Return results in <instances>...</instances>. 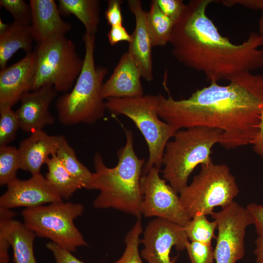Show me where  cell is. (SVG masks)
<instances>
[{
    "instance_id": "6da1fadb",
    "label": "cell",
    "mask_w": 263,
    "mask_h": 263,
    "mask_svg": "<svg viewBox=\"0 0 263 263\" xmlns=\"http://www.w3.org/2000/svg\"><path fill=\"white\" fill-rule=\"evenodd\" d=\"M228 84L212 83L186 99L160 94L158 115L177 129L206 127L223 131L226 149L250 144L263 114V74L243 73Z\"/></svg>"
},
{
    "instance_id": "7a4b0ae2",
    "label": "cell",
    "mask_w": 263,
    "mask_h": 263,
    "mask_svg": "<svg viewBox=\"0 0 263 263\" xmlns=\"http://www.w3.org/2000/svg\"><path fill=\"white\" fill-rule=\"evenodd\" d=\"M213 0H191L174 23L169 42L179 63L201 72L209 82L229 81L244 72L263 68V39L252 32L239 44L222 36L206 11Z\"/></svg>"
},
{
    "instance_id": "3957f363",
    "label": "cell",
    "mask_w": 263,
    "mask_h": 263,
    "mask_svg": "<svg viewBox=\"0 0 263 263\" xmlns=\"http://www.w3.org/2000/svg\"><path fill=\"white\" fill-rule=\"evenodd\" d=\"M123 129L126 143L118 151L117 165L107 167L101 155L96 153L94 157L95 172H92L86 188L99 191L93 201L95 208H112L139 218L143 200L140 179L145 159L139 158L134 151L132 132Z\"/></svg>"
},
{
    "instance_id": "277c9868",
    "label": "cell",
    "mask_w": 263,
    "mask_h": 263,
    "mask_svg": "<svg viewBox=\"0 0 263 263\" xmlns=\"http://www.w3.org/2000/svg\"><path fill=\"white\" fill-rule=\"evenodd\" d=\"M82 39L85 56L81 72L72 90L56 102L58 120L64 125L94 124L104 116L106 109L101 93L108 69L95 65V37L85 33Z\"/></svg>"
},
{
    "instance_id": "5b68a950",
    "label": "cell",
    "mask_w": 263,
    "mask_h": 263,
    "mask_svg": "<svg viewBox=\"0 0 263 263\" xmlns=\"http://www.w3.org/2000/svg\"><path fill=\"white\" fill-rule=\"evenodd\" d=\"M223 131L206 127L179 130L169 141L162 159L164 179L179 193L188 185L189 176L199 165L212 161L213 146L220 143Z\"/></svg>"
},
{
    "instance_id": "8992f818",
    "label": "cell",
    "mask_w": 263,
    "mask_h": 263,
    "mask_svg": "<svg viewBox=\"0 0 263 263\" xmlns=\"http://www.w3.org/2000/svg\"><path fill=\"white\" fill-rule=\"evenodd\" d=\"M107 100L106 109L112 114H122L129 117L144 137L148 146L149 156L142 175L146 174L153 167L160 169L168 142L180 130L159 117L160 94Z\"/></svg>"
},
{
    "instance_id": "52a82bcc",
    "label": "cell",
    "mask_w": 263,
    "mask_h": 263,
    "mask_svg": "<svg viewBox=\"0 0 263 263\" xmlns=\"http://www.w3.org/2000/svg\"><path fill=\"white\" fill-rule=\"evenodd\" d=\"M200 166L199 173L179 193L181 204L190 219L211 215L215 207L227 206L239 193L236 179L227 165L211 161Z\"/></svg>"
},
{
    "instance_id": "ba28073f",
    "label": "cell",
    "mask_w": 263,
    "mask_h": 263,
    "mask_svg": "<svg viewBox=\"0 0 263 263\" xmlns=\"http://www.w3.org/2000/svg\"><path fill=\"white\" fill-rule=\"evenodd\" d=\"M36 71L32 90L52 86L57 92L70 89L82 69L84 59L64 35L53 36L37 44L34 51Z\"/></svg>"
},
{
    "instance_id": "9c48e42d",
    "label": "cell",
    "mask_w": 263,
    "mask_h": 263,
    "mask_svg": "<svg viewBox=\"0 0 263 263\" xmlns=\"http://www.w3.org/2000/svg\"><path fill=\"white\" fill-rule=\"evenodd\" d=\"M83 211L81 204L61 201L25 208L21 215L24 225L36 236L49 239L73 252L78 247L87 245L74 223Z\"/></svg>"
},
{
    "instance_id": "30bf717a",
    "label": "cell",
    "mask_w": 263,
    "mask_h": 263,
    "mask_svg": "<svg viewBox=\"0 0 263 263\" xmlns=\"http://www.w3.org/2000/svg\"><path fill=\"white\" fill-rule=\"evenodd\" d=\"M222 208L211 215L218 230L214 260L216 263H236L244 256L246 230L253 224L252 218L246 207L235 201Z\"/></svg>"
},
{
    "instance_id": "8fae6325",
    "label": "cell",
    "mask_w": 263,
    "mask_h": 263,
    "mask_svg": "<svg viewBox=\"0 0 263 263\" xmlns=\"http://www.w3.org/2000/svg\"><path fill=\"white\" fill-rule=\"evenodd\" d=\"M159 171L153 167L141 177V213L146 217L160 218L185 226L191 219L183 207L179 195L161 178Z\"/></svg>"
},
{
    "instance_id": "7c38bea8",
    "label": "cell",
    "mask_w": 263,
    "mask_h": 263,
    "mask_svg": "<svg viewBox=\"0 0 263 263\" xmlns=\"http://www.w3.org/2000/svg\"><path fill=\"white\" fill-rule=\"evenodd\" d=\"M189 241L184 226L156 218L144 231L140 241L144 245L140 255L148 263H175L177 258L170 257L172 247L183 250Z\"/></svg>"
},
{
    "instance_id": "4fadbf2b",
    "label": "cell",
    "mask_w": 263,
    "mask_h": 263,
    "mask_svg": "<svg viewBox=\"0 0 263 263\" xmlns=\"http://www.w3.org/2000/svg\"><path fill=\"white\" fill-rule=\"evenodd\" d=\"M7 188L0 197V207L7 208H32L63 201L40 173L27 180L17 178L9 183Z\"/></svg>"
},
{
    "instance_id": "5bb4252c",
    "label": "cell",
    "mask_w": 263,
    "mask_h": 263,
    "mask_svg": "<svg viewBox=\"0 0 263 263\" xmlns=\"http://www.w3.org/2000/svg\"><path fill=\"white\" fill-rule=\"evenodd\" d=\"M57 95V92L50 85L24 94L20 99L19 108L15 111L20 129L24 132L32 133L53 124L55 119L50 113L49 108Z\"/></svg>"
},
{
    "instance_id": "9a60e30c",
    "label": "cell",
    "mask_w": 263,
    "mask_h": 263,
    "mask_svg": "<svg viewBox=\"0 0 263 263\" xmlns=\"http://www.w3.org/2000/svg\"><path fill=\"white\" fill-rule=\"evenodd\" d=\"M36 71L34 51L0 71V105H14L22 96L32 90Z\"/></svg>"
},
{
    "instance_id": "2e32d148",
    "label": "cell",
    "mask_w": 263,
    "mask_h": 263,
    "mask_svg": "<svg viewBox=\"0 0 263 263\" xmlns=\"http://www.w3.org/2000/svg\"><path fill=\"white\" fill-rule=\"evenodd\" d=\"M128 7L135 19L128 52L140 71L142 77L148 82L153 79L152 44L148 31L145 11L140 0H128Z\"/></svg>"
},
{
    "instance_id": "e0dca14e",
    "label": "cell",
    "mask_w": 263,
    "mask_h": 263,
    "mask_svg": "<svg viewBox=\"0 0 263 263\" xmlns=\"http://www.w3.org/2000/svg\"><path fill=\"white\" fill-rule=\"evenodd\" d=\"M65 137L50 135L42 130L31 133L22 140L18 148L20 169L29 172L32 175L40 173V169L49 158L56 151Z\"/></svg>"
},
{
    "instance_id": "ac0fdd59",
    "label": "cell",
    "mask_w": 263,
    "mask_h": 263,
    "mask_svg": "<svg viewBox=\"0 0 263 263\" xmlns=\"http://www.w3.org/2000/svg\"><path fill=\"white\" fill-rule=\"evenodd\" d=\"M142 75L133 58L127 51L121 56L113 73L103 84L104 99L135 97L144 95Z\"/></svg>"
},
{
    "instance_id": "d6986e66",
    "label": "cell",
    "mask_w": 263,
    "mask_h": 263,
    "mask_svg": "<svg viewBox=\"0 0 263 263\" xmlns=\"http://www.w3.org/2000/svg\"><path fill=\"white\" fill-rule=\"evenodd\" d=\"M32 10L31 32L37 44L70 31L72 25L63 20L54 0H30Z\"/></svg>"
},
{
    "instance_id": "ffe728a7",
    "label": "cell",
    "mask_w": 263,
    "mask_h": 263,
    "mask_svg": "<svg viewBox=\"0 0 263 263\" xmlns=\"http://www.w3.org/2000/svg\"><path fill=\"white\" fill-rule=\"evenodd\" d=\"M34 40L30 25L13 21L9 29L0 34V67H6L9 60L19 50L26 54L32 51Z\"/></svg>"
},
{
    "instance_id": "44dd1931",
    "label": "cell",
    "mask_w": 263,
    "mask_h": 263,
    "mask_svg": "<svg viewBox=\"0 0 263 263\" xmlns=\"http://www.w3.org/2000/svg\"><path fill=\"white\" fill-rule=\"evenodd\" d=\"M58 3L61 15H74L82 23L86 33L95 37L100 22V0H58Z\"/></svg>"
},
{
    "instance_id": "7402d4cb",
    "label": "cell",
    "mask_w": 263,
    "mask_h": 263,
    "mask_svg": "<svg viewBox=\"0 0 263 263\" xmlns=\"http://www.w3.org/2000/svg\"><path fill=\"white\" fill-rule=\"evenodd\" d=\"M35 233L23 223L12 219L8 227V238L13 249L15 263H37L33 243Z\"/></svg>"
},
{
    "instance_id": "603a6c76",
    "label": "cell",
    "mask_w": 263,
    "mask_h": 263,
    "mask_svg": "<svg viewBox=\"0 0 263 263\" xmlns=\"http://www.w3.org/2000/svg\"><path fill=\"white\" fill-rule=\"evenodd\" d=\"M46 165L48 172L45 178L62 199H69L78 189L82 188L66 169L56 153L49 158Z\"/></svg>"
},
{
    "instance_id": "cb8c5ba5",
    "label": "cell",
    "mask_w": 263,
    "mask_h": 263,
    "mask_svg": "<svg viewBox=\"0 0 263 263\" xmlns=\"http://www.w3.org/2000/svg\"><path fill=\"white\" fill-rule=\"evenodd\" d=\"M146 20L152 47L164 46L169 42L175 22L163 14L155 0L150 2Z\"/></svg>"
},
{
    "instance_id": "d4e9b609",
    "label": "cell",
    "mask_w": 263,
    "mask_h": 263,
    "mask_svg": "<svg viewBox=\"0 0 263 263\" xmlns=\"http://www.w3.org/2000/svg\"><path fill=\"white\" fill-rule=\"evenodd\" d=\"M56 154L72 177L82 188H86L92 172L78 160L75 150L69 145L65 137L61 143Z\"/></svg>"
},
{
    "instance_id": "484cf974",
    "label": "cell",
    "mask_w": 263,
    "mask_h": 263,
    "mask_svg": "<svg viewBox=\"0 0 263 263\" xmlns=\"http://www.w3.org/2000/svg\"><path fill=\"white\" fill-rule=\"evenodd\" d=\"M184 227L189 241L210 244L212 239L216 238L217 222L209 221L206 215L193 217Z\"/></svg>"
},
{
    "instance_id": "4316f807",
    "label": "cell",
    "mask_w": 263,
    "mask_h": 263,
    "mask_svg": "<svg viewBox=\"0 0 263 263\" xmlns=\"http://www.w3.org/2000/svg\"><path fill=\"white\" fill-rule=\"evenodd\" d=\"M20 169L18 149L15 146H0V185H7L17 178Z\"/></svg>"
},
{
    "instance_id": "83f0119b",
    "label": "cell",
    "mask_w": 263,
    "mask_h": 263,
    "mask_svg": "<svg viewBox=\"0 0 263 263\" xmlns=\"http://www.w3.org/2000/svg\"><path fill=\"white\" fill-rule=\"evenodd\" d=\"M143 232L140 217L127 234L124 242L126 247L122 256L113 263H143L139 253L140 236Z\"/></svg>"
},
{
    "instance_id": "f1b7e54d",
    "label": "cell",
    "mask_w": 263,
    "mask_h": 263,
    "mask_svg": "<svg viewBox=\"0 0 263 263\" xmlns=\"http://www.w3.org/2000/svg\"><path fill=\"white\" fill-rule=\"evenodd\" d=\"M19 128V120L12 106L0 105V146L8 145L12 142Z\"/></svg>"
},
{
    "instance_id": "f546056e",
    "label": "cell",
    "mask_w": 263,
    "mask_h": 263,
    "mask_svg": "<svg viewBox=\"0 0 263 263\" xmlns=\"http://www.w3.org/2000/svg\"><path fill=\"white\" fill-rule=\"evenodd\" d=\"M0 5L13 16L14 21L30 25L32 22V10L30 4L23 0H0Z\"/></svg>"
},
{
    "instance_id": "4dcf8cb0",
    "label": "cell",
    "mask_w": 263,
    "mask_h": 263,
    "mask_svg": "<svg viewBox=\"0 0 263 263\" xmlns=\"http://www.w3.org/2000/svg\"><path fill=\"white\" fill-rule=\"evenodd\" d=\"M16 215L11 209L0 207V263H8L9 261L8 250L11 245L8 238V227Z\"/></svg>"
},
{
    "instance_id": "1f68e13d",
    "label": "cell",
    "mask_w": 263,
    "mask_h": 263,
    "mask_svg": "<svg viewBox=\"0 0 263 263\" xmlns=\"http://www.w3.org/2000/svg\"><path fill=\"white\" fill-rule=\"evenodd\" d=\"M186 249L190 263H213L215 261L214 249L211 244L189 241Z\"/></svg>"
},
{
    "instance_id": "d6a6232c",
    "label": "cell",
    "mask_w": 263,
    "mask_h": 263,
    "mask_svg": "<svg viewBox=\"0 0 263 263\" xmlns=\"http://www.w3.org/2000/svg\"><path fill=\"white\" fill-rule=\"evenodd\" d=\"M160 10L175 22L180 17L186 4L182 0H155Z\"/></svg>"
},
{
    "instance_id": "836d02e7",
    "label": "cell",
    "mask_w": 263,
    "mask_h": 263,
    "mask_svg": "<svg viewBox=\"0 0 263 263\" xmlns=\"http://www.w3.org/2000/svg\"><path fill=\"white\" fill-rule=\"evenodd\" d=\"M108 7L105 16L107 22L111 27L122 25L123 18L121 13L122 0H108L107 1Z\"/></svg>"
},
{
    "instance_id": "e575fe53",
    "label": "cell",
    "mask_w": 263,
    "mask_h": 263,
    "mask_svg": "<svg viewBox=\"0 0 263 263\" xmlns=\"http://www.w3.org/2000/svg\"><path fill=\"white\" fill-rule=\"evenodd\" d=\"M46 246L53 253L56 263H85L75 257L71 252L53 242H48Z\"/></svg>"
},
{
    "instance_id": "d590c367",
    "label": "cell",
    "mask_w": 263,
    "mask_h": 263,
    "mask_svg": "<svg viewBox=\"0 0 263 263\" xmlns=\"http://www.w3.org/2000/svg\"><path fill=\"white\" fill-rule=\"evenodd\" d=\"M246 208L252 218L257 234L263 236V205L252 203Z\"/></svg>"
},
{
    "instance_id": "8d00e7d4",
    "label": "cell",
    "mask_w": 263,
    "mask_h": 263,
    "mask_svg": "<svg viewBox=\"0 0 263 263\" xmlns=\"http://www.w3.org/2000/svg\"><path fill=\"white\" fill-rule=\"evenodd\" d=\"M107 36L111 45H115L121 41L129 43L131 40L130 35L123 25H117L111 27Z\"/></svg>"
},
{
    "instance_id": "74e56055",
    "label": "cell",
    "mask_w": 263,
    "mask_h": 263,
    "mask_svg": "<svg viewBox=\"0 0 263 263\" xmlns=\"http://www.w3.org/2000/svg\"><path fill=\"white\" fill-rule=\"evenodd\" d=\"M216 1L227 7L241 5L253 10H263V0H222Z\"/></svg>"
},
{
    "instance_id": "f35d334b",
    "label": "cell",
    "mask_w": 263,
    "mask_h": 263,
    "mask_svg": "<svg viewBox=\"0 0 263 263\" xmlns=\"http://www.w3.org/2000/svg\"><path fill=\"white\" fill-rule=\"evenodd\" d=\"M250 144L254 151L261 157L263 161V114L259 130L252 140Z\"/></svg>"
},
{
    "instance_id": "ab89813d",
    "label": "cell",
    "mask_w": 263,
    "mask_h": 263,
    "mask_svg": "<svg viewBox=\"0 0 263 263\" xmlns=\"http://www.w3.org/2000/svg\"><path fill=\"white\" fill-rule=\"evenodd\" d=\"M254 254L256 263H263V236H258L255 241Z\"/></svg>"
},
{
    "instance_id": "60d3db41",
    "label": "cell",
    "mask_w": 263,
    "mask_h": 263,
    "mask_svg": "<svg viewBox=\"0 0 263 263\" xmlns=\"http://www.w3.org/2000/svg\"><path fill=\"white\" fill-rule=\"evenodd\" d=\"M259 34L260 35L263 41V10L262 11V14L261 17L260 18L259 22ZM263 48V45L262 46Z\"/></svg>"
},
{
    "instance_id": "b9f144b4",
    "label": "cell",
    "mask_w": 263,
    "mask_h": 263,
    "mask_svg": "<svg viewBox=\"0 0 263 263\" xmlns=\"http://www.w3.org/2000/svg\"><path fill=\"white\" fill-rule=\"evenodd\" d=\"M10 26V24L4 23L0 19V34L3 33L6 31Z\"/></svg>"
}]
</instances>
